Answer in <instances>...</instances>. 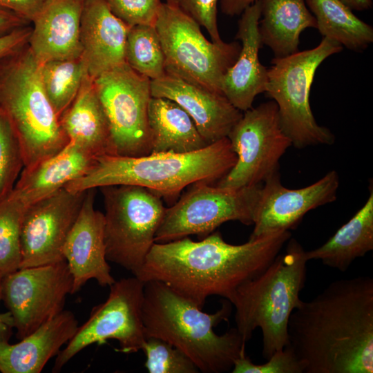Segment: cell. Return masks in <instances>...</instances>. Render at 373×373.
I'll return each mask as SVG.
<instances>
[{
  "instance_id": "6da1fadb",
  "label": "cell",
  "mask_w": 373,
  "mask_h": 373,
  "mask_svg": "<svg viewBox=\"0 0 373 373\" xmlns=\"http://www.w3.org/2000/svg\"><path fill=\"white\" fill-rule=\"evenodd\" d=\"M288 346L303 373L373 372V278L331 283L302 300L288 323Z\"/></svg>"
},
{
  "instance_id": "7a4b0ae2",
  "label": "cell",
  "mask_w": 373,
  "mask_h": 373,
  "mask_svg": "<svg viewBox=\"0 0 373 373\" xmlns=\"http://www.w3.org/2000/svg\"><path fill=\"white\" fill-rule=\"evenodd\" d=\"M290 238L289 231H281L236 245L216 231L200 241L188 236L155 242L135 276L144 283L160 281L202 309L211 296L230 301L241 285L273 262Z\"/></svg>"
},
{
  "instance_id": "3957f363",
  "label": "cell",
  "mask_w": 373,
  "mask_h": 373,
  "mask_svg": "<svg viewBox=\"0 0 373 373\" xmlns=\"http://www.w3.org/2000/svg\"><path fill=\"white\" fill-rule=\"evenodd\" d=\"M231 312L227 299L218 311L208 314L160 281L144 283L142 316L146 338H161L179 349L199 372H229L245 354L246 343L236 327L222 335L213 330Z\"/></svg>"
},
{
  "instance_id": "277c9868",
  "label": "cell",
  "mask_w": 373,
  "mask_h": 373,
  "mask_svg": "<svg viewBox=\"0 0 373 373\" xmlns=\"http://www.w3.org/2000/svg\"><path fill=\"white\" fill-rule=\"evenodd\" d=\"M236 155L227 137L205 148L186 153H158L129 157L103 154L88 171L65 186L73 192L110 185L145 187L173 199L187 186L219 180L234 166Z\"/></svg>"
},
{
  "instance_id": "5b68a950",
  "label": "cell",
  "mask_w": 373,
  "mask_h": 373,
  "mask_svg": "<svg viewBox=\"0 0 373 373\" xmlns=\"http://www.w3.org/2000/svg\"><path fill=\"white\" fill-rule=\"evenodd\" d=\"M305 251L290 238L285 252L258 276L241 285L230 300L236 310V328L245 343L256 329H261L266 360L289 343V320L302 302L299 296L306 282Z\"/></svg>"
},
{
  "instance_id": "8992f818",
  "label": "cell",
  "mask_w": 373,
  "mask_h": 373,
  "mask_svg": "<svg viewBox=\"0 0 373 373\" xmlns=\"http://www.w3.org/2000/svg\"><path fill=\"white\" fill-rule=\"evenodd\" d=\"M40 66L28 48L0 75V109L19 141L24 167L54 155L69 142L44 91Z\"/></svg>"
},
{
  "instance_id": "52a82bcc",
  "label": "cell",
  "mask_w": 373,
  "mask_h": 373,
  "mask_svg": "<svg viewBox=\"0 0 373 373\" xmlns=\"http://www.w3.org/2000/svg\"><path fill=\"white\" fill-rule=\"evenodd\" d=\"M343 47L323 37L316 47L284 57H274L268 68L267 95L277 106L281 127L296 149L331 145L335 136L316 121L309 103L312 84L318 66Z\"/></svg>"
},
{
  "instance_id": "ba28073f",
  "label": "cell",
  "mask_w": 373,
  "mask_h": 373,
  "mask_svg": "<svg viewBox=\"0 0 373 373\" xmlns=\"http://www.w3.org/2000/svg\"><path fill=\"white\" fill-rule=\"evenodd\" d=\"M155 26L164 55L166 73L222 94L223 77L235 63L241 45L237 41H209L193 18L166 3H162Z\"/></svg>"
},
{
  "instance_id": "9c48e42d",
  "label": "cell",
  "mask_w": 373,
  "mask_h": 373,
  "mask_svg": "<svg viewBox=\"0 0 373 373\" xmlns=\"http://www.w3.org/2000/svg\"><path fill=\"white\" fill-rule=\"evenodd\" d=\"M99 189L105 209L107 260L135 276L155 243L166 209L162 198L140 186L110 185Z\"/></svg>"
},
{
  "instance_id": "30bf717a",
  "label": "cell",
  "mask_w": 373,
  "mask_h": 373,
  "mask_svg": "<svg viewBox=\"0 0 373 373\" xmlns=\"http://www.w3.org/2000/svg\"><path fill=\"white\" fill-rule=\"evenodd\" d=\"M199 182L166 208L155 242H167L196 235L202 239L228 221L254 223L262 184L229 189Z\"/></svg>"
},
{
  "instance_id": "8fae6325",
  "label": "cell",
  "mask_w": 373,
  "mask_h": 373,
  "mask_svg": "<svg viewBox=\"0 0 373 373\" xmlns=\"http://www.w3.org/2000/svg\"><path fill=\"white\" fill-rule=\"evenodd\" d=\"M110 133V153L139 157L151 153L148 111L151 80L126 63L93 79Z\"/></svg>"
},
{
  "instance_id": "7c38bea8",
  "label": "cell",
  "mask_w": 373,
  "mask_h": 373,
  "mask_svg": "<svg viewBox=\"0 0 373 373\" xmlns=\"http://www.w3.org/2000/svg\"><path fill=\"white\" fill-rule=\"evenodd\" d=\"M144 283L138 278H122L110 286L106 300L95 306L88 320L56 356L52 372H59L79 352L93 344L116 340L119 351L142 350L146 336L142 307Z\"/></svg>"
},
{
  "instance_id": "4fadbf2b",
  "label": "cell",
  "mask_w": 373,
  "mask_h": 373,
  "mask_svg": "<svg viewBox=\"0 0 373 373\" xmlns=\"http://www.w3.org/2000/svg\"><path fill=\"white\" fill-rule=\"evenodd\" d=\"M227 137L236 162L216 186L229 189L262 184L278 171L280 159L292 146L281 127L274 100L245 111Z\"/></svg>"
},
{
  "instance_id": "5bb4252c",
  "label": "cell",
  "mask_w": 373,
  "mask_h": 373,
  "mask_svg": "<svg viewBox=\"0 0 373 373\" xmlns=\"http://www.w3.org/2000/svg\"><path fill=\"white\" fill-rule=\"evenodd\" d=\"M72 289L65 260L19 268L4 276L2 300L12 317L17 337L24 338L61 312Z\"/></svg>"
},
{
  "instance_id": "9a60e30c",
  "label": "cell",
  "mask_w": 373,
  "mask_h": 373,
  "mask_svg": "<svg viewBox=\"0 0 373 373\" xmlns=\"http://www.w3.org/2000/svg\"><path fill=\"white\" fill-rule=\"evenodd\" d=\"M86 191L64 187L26 206L21 228L20 268L64 260L63 249Z\"/></svg>"
},
{
  "instance_id": "2e32d148",
  "label": "cell",
  "mask_w": 373,
  "mask_h": 373,
  "mask_svg": "<svg viewBox=\"0 0 373 373\" xmlns=\"http://www.w3.org/2000/svg\"><path fill=\"white\" fill-rule=\"evenodd\" d=\"M338 186L339 177L334 170L298 189L285 187L278 171L275 172L261 186L249 240L295 228L309 211L335 201Z\"/></svg>"
},
{
  "instance_id": "e0dca14e",
  "label": "cell",
  "mask_w": 373,
  "mask_h": 373,
  "mask_svg": "<svg viewBox=\"0 0 373 373\" xmlns=\"http://www.w3.org/2000/svg\"><path fill=\"white\" fill-rule=\"evenodd\" d=\"M94 200L95 189L87 190L63 249L73 278L72 294L90 279L102 287L115 281L106 256L104 213L95 209Z\"/></svg>"
},
{
  "instance_id": "ac0fdd59",
  "label": "cell",
  "mask_w": 373,
  "mask_h": 373,
  "mask_svg": "<svg viewBox=\"0 0 373 373\" xmlns=\"http://www.w3.org/2000/svg\"><path fill=\"white\" fill-rule=\"evenodd\" d=\"M151 90L152 97L169 99L182 107L209 144L227 137L242 115L224 95L166 73L151 80Z\"/></svg>"
},
{
  "instance_id": "d6986e66",
  "label": "cell",
  "mask_w": 373,
  "mask_h": 373,
  "mask_svg": "<svg viewBox=\"0 0 373 373\" xmlns=\"http://www.w3.org/2000/svg\"><path fill=\"white\" fill-rule=\"evenodd\" d=\"M260 16V0L242 12L236 35L241 41L240 51L222 82V94L241 111L252 108L256 97L265 92L268 82V68L260 63L258 56L262 46L259 33Z\"/></svg>"
},
{
  "instance_id": "ffe728a7",
  "label": "cell",
  "mask_w": 373,
  "mask_h": 373,
  "mask_svg": "<svg viewBox=\"0 0 373 373\" xmlns=\"http://www.w3.org/2000/svg\"><path fill=\"white\" fill-rule=\"evenodd\" d=\"M84 0H46L32 21L30 50L40 63L82 57Z\"/></svg>"
},
{
  "instance_id": "44dd1931",
  "label": "cell",
  "mask_w": 373,
  "mask_h": 373,
  "mask_svg": "<svg viewBox=\"0 0 373 373\" xmlns=\"http://www.w3.org/2000/svg\"><path fill=\"white\" fill-rule=\"evenodd\" d=\"M130 28L113 14L105 0H84L80 41L90 77L95 79L126 63L125 45Z\"/></svg>"
},
{
  "instance_id": "7402d4cb",
  "label": "cell",
  "mask_w": 373,
  "mask_h": 373,
  "mask_svg": "<svg viewBox=\"0 0 373 373\" xmlns=\"http://www.w3.org/2000/svg\"><path fill=\"white\" fill-rule=\"evenodd\" d=\"M78 327L75 314L63 310L17 343L0 341V372H41L72 338Z\"/></svg>"
},
{
  "instance_id": "603a6c76",
  "label": "cell",
  "mask_w": 373,
  "mask_h": 373,
  "mask_svg": "<svg viewBox=\"0 0 373 373\" xmlns=\"http://www.w3.org/2000/svg\"><path fill=\"white\" fill-rule=\"evenodd\" d=\"M95 158L86 149L68 142L54 155L32 166L23 167L10 193L27 206L84 175Z\"/></svg>"
},
{
  "instance_id": "cb8c5ba5",
  "label": "cell",
  "mask_w": 373,
  "mask_h": 373,
  "mask_svg": "<svg viewBox=\"0 0 373 373\" xmlns=\"http://www.w3.org/2000/svg\"><path fill=\"white\" fill-rule=\"evenodd\" d=\"M59 122L69 142L96 157L110 153L108 122L93 79L88 73L85 75L76 97L60 116Z\"/></svg>"
},
{
  "instance_id": "d4e9b609",
  "label": "cell",
  "mask_w": 373,
  "mask_h": 373,
  "mask_svg": "<svg viewBox=\"0 0 373 373\" xmlns=\"http://www.w3.org/2000/svg\"><path fill=\"white\" fill-rule=\"evenodd\" d=\"M259 33L262 45L274 57H284L298 51L300 33L316 28V21L305 0H260Z\"/></svg>"
},
{
  "instance_id": "484cf974",
  "label": "cell",
  "mask_w": 373,
  "mask_h": 373,
  "mask_svg": "<svg viewBox=\"0 0 373 373\" xmlns=\"http://www.w3.org/2000/svg\"><path fill=\"white\" fill-rule=\"evenodd\" d=\"M148 118L151 153H186L209 145L188 113L172 100L152 97Z\"/></svg>"
},
{
  "instance_id": "4316f807",
  "label": "cell",
  "mask_w": 373,
  "mask_h": 373,
  "mask_svg": "<svg viewBox=\"0 0 373 373\" xmlns=\"http://www.w3.org/2000/svg\"><path fill=\"white\" fill-rule=\"evenodd\" d=\"M365 204L321 247L305 251L307 261L319 260L325 266L345 271L357 258L373 250V189Z\"/></svg>"
},
{
  "instance_id": "83f0119b",
  "label": "cell",
  "mask_w": 373,
  "mask_h": 373,
  "mask_svg": "<svg viewBox=\"0 0 373 373\" xmlns=\"http://www.w3.org/2000/svg\"><path fill=\"white\" fill-rule=\"evenodd\" d=\"M316 28L327 37L354 51H363L373 42V28L340 0H305Z\"/></svg>"
},
{
  "instance_id": "f1b7e54d",
  "label": "cell",
  "mask_w": 373,
  "mask_h": 373,
  "mask_svg": "<svg viewBox=\"0 0 373 373\" xmlns=\"http://www.w3.org/2000/svg\"><path fill=\"white\" fill-rule=\"evenodd\" d=\"M44 91L59 117L76 97L88 73L82 55L72 59L53 60L40 64Z\"/></svg>"
},
{
  "instance_id": "f546056e",
  "label": "cell",
  "mask_w": 373,
  "mask_h": 373,
  "mask_svg": "<svg viewBox=\"0 0 373 373\" xmlns=\"http://www.w3.org/2000/svg\"><path fill=\"white\" fill-rule=\"evenodd\" d=\"M125 61L133 70L151 80L166 74L164 55L155 25H136L129 28Z\"/></svg>"
},
{
  "instance_id": "4dcf8cb0",
  "label": "cell",
  "mask_w": 373,
  "mask_h": 373,
  "mask_svg": "<svg viewBox=\"0 0 373 373\" xmlns=\"http://www.w3.org/2000/svg\"><path fill=\"white\" fill-rule=\"evenodd\" d=\"M26 205L10 193L0 200V274L20 268L21 234Z\"/></svg>"
},
{
  "instance_id": "1f68e13d",
  "label": "cell",
  "mask_w": 373,
  "mask_h": 373,
  "mask_svg": "<svg viewBox=\"0 0 373 373\" xmlns=\"http://www.w3.org/2000/svg\"><path fill=\"white\" fill-rule=\"evenodd\" d=\"M23 167L19 141L0 109V200L11 193Z\"/></svg>"
},
{
  "instance_id": "d6a6232c",
  "label": "cell",
  "mask_w": 373,
  "mask_h": 373,
  "mask_svg": "<svg viewBox=\"0 0 373 373\" xmlns=\"http://www.w3.org/2000/svg\"><path fill=\"white\" fill-rule=\"evenodd\" d=\"M142 350L150 373H197L198 369L181 350L156 337H147Z\"/></svg>"
},
{
  "instance_id": "836d02e7",
  "label": "cell",
  "mask_w": 373,
  "mask_h": 373,
  "mask_svg": "<svg viewBox=\"0 0 373 373\" xmlns=\"http://www.w3.org/2000/svg\"><path fill=\"white\" fill-rule=\"evenodd\" d=\"M302 363L288 346L275 352L267 362L255 364L245 354L238 358L231 370L232 373H303Z\"/></svg>"
},
{
  "instance_id": "e575fe53",
  "label": "cell",
  "mask_w": 373,
  "mask_h": 373,
  "mask_svg": "<svg viewBox=\"0 0 373 373\" xmlns=\"http://www.w3.org/2000/svg\"><path fill=\"white\" fill-rule=\"evenodd\" d=\"M109 9L129 27L155 25L161 0H105Z\"/></svg>"
},
{
  "instance_id": "d590c367",
  "label": "cell",
  "mask_w": 373,
  "mask_h": 373,
  "mask_svg": "<svg viewBox=\"0 0 373 373\" xmlns=\"http://www.w3.org/2000/svg\"><path fill=\"white\" fill-rule=\"evenodd\" d=\"M218 0H178V7L203 26L214 42H220L218 28Z\"/></svg>"
},
{
  "instance_id": "8d00e7d4",
  "label": "cell",
  "mask_w": 373,
  "mask_h": 373,
  "mask_svg": "<svg viewBox=\"0 0 373 373\" xmlns=\"http://www.w3.org/2000/svg\"><path fill=\"white\" fill-rule=\"evenodd\" d=\"M46 0H0V9L32 22Z\"/></svg>"
},
{
  "instance_id": "74e56055",
  "label": "cell",
  "mask_w": 373,
  "mask_h": 373,
  "mask_svg": "<svg viewBox=\"0 0 373 373\" xmlns=\"http://www.w3.org/2000/svg\"><path fill=\"white\" fill-rule=\"evenodd\" d=\"M31 30L21 27L0 36V61L19 50L29 41Z\"/></svg>"
},
{
  "instance_id": "f35d334b",
  "label": "cell",
  "mask_w": 373,
  "mask_h": 373,
  "mask_svg": "<svg viewBox=\"0 0 373 373\" xmlns=\"http://www.w3.org/2000/svg\"><path fill=\"white\" fill-rule=\"evenodd\" d=\"M27 21L16 15L0 9V35H5L23 27Z\"/></svg>"
},
{
  "instance_id": "ab89813d",
  "label": "cell",
  "mask_w": 373,
  "mask_h": 373,
  "mask_svg": "<svg viewBox=\"0 0 373 373\" xmlns=\"http://www.w3.org/2000/svg\"><path fill=\"white\" fill-rule=\"evenodd\" d=\"M259 0H220V10L228 16L240 15L249 6Z\"/></svg>"
},
{
  "instance_id": "60d3db41",
  "label": "cell",
  "mask_w": 373,
  "mask_h": 373,
  "mask_svg": "<svg viewBox=\"0 0 373 373\" xmlns=\"http://www.w3.org/2000/svg\"><path fill=\"white\" fill-rule=\"evenodd\" d=\"M350 7L352 10L364 11L370 10L373 6L372 0H340Z\"/></svg>"
},
{
  "instance_id": "b9f144b4",
  "label": "cell",
  "mask_w": 373,
  "mask_h": 373,
  "mask_svg": "<svg viewBox=\"0 0 373 373\" xmlns=\"http://www.w3.org/2000/svg\"><path fill=\"white\" fill-rule=\"evenodd\" d=\"M1 323H5L14 327L13 319L9 312L3 314L0 313V324Z\"/></svg>"
},
{
  "instance_id": "7bdbcfd3",
  "label": "cell",
  "mask_w": 373,
  "mask_h": 373,
  "mask_svg": "<svg viewBox=\"0 0 373 373\" xmlns=\"http://www.w3.org/2000/svg\"><path fill=\"white\" fill-rule=\"evenodd\" d=\"M166 3L173 6H178V0H166Z\"/></svg>"
},
{
  "instance_id": "ee69618b",
  "label": "cell",
  "mask_w": 373,
  "mask_h": 373,
  "mask_svg": "<svg viewBox=\"0 0 373 373\" xmlns=\"http://www.w3.org/2000/svg\"><path fill=\"white\" fill-rule=\"evenodd\" d=\"M3 276L0 274V301L2 299V281Z\"/></svg>"
}]
</instances>
